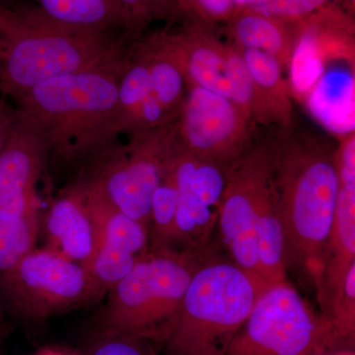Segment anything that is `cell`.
I'll return each instance as SVG.
<instances>
[{"mask_svg": "<svg viewBox=\"0 0 355 355\" xmlns=\"http://www.w3.org/2000/svg\"><path fill=\"white\" fill-rule=\"evenodd\" d=\"M130 42L119 31L55 22L36 4H7L0 16V94L14 101L57 77L121 69Z\"/></svg>", "mask_w": 355, "mask_h": 355, "instance_id": "1", "label": "cell"}, {"mask_svg": "<svg viewBox=\"0 0 355 355\" xmlns=\"http://www.w3.org/2000/svg\"><path fill=\"white\" fill-rule=\"evenodd\" d=\"M336 147V165H338L340 184H355V135L340 137Z\"/></svg>", "mask_w": 355, "mask_h": 355, "instance_id": "29", "label": "cell"}, {"mask_svg": "<svg viewBox=\"0 0 355 355\" xmlns=\"http://www.w3.org/2000/svg\"><path fill=\"white\" fill-rule=\"evenodd\" d=\"M139 39L146 46L150 73L148 92L132 135L164 127L176 120L188 92L183 72L155 34H144Z\"/></svg>", "mask_w": 355, "mask_h": 355, "instance_id": "16", "label": "cell"}, {"mask_svg": "<svg viewBox=\"0 0 355 355\" xmlns=\"http://www.w3.org/2000/svg\"><path fill=\"white\" fill-rule=\"evenodd\" d=\"M266 288L233 261L198 265L164 343L166 355H228Z\"/></svg>", "mask_w": 355, "mask_h": 355, "instance_id": "6", "label": "cell"}, {"mask_svg": "<svg viewBox=\"0 0 355 355\" xmlns=\"http://www.w3.org/2000/svg\"><path fill=\"white\" fill-rule=\"evenodd\" d=\"M334 347L326 322L286 279L261 292L228 355H323Z\"/></svg>", "mask_w": 355, "mask_h": 355, "instance_id": "8", "label": "cell"}, {"mask_svg": "<svg viewBox=\"0 0 355 355\" xmlns=\"http://www.w3.org/2000/svg\"><path fill=\"white\" fill-rule=\"evenodd\" d=\"M46 248L88 272L96 249L94 220L80 191L71 182L51 203L44 222Z\"/></svg>", "mask_w": 355, "mask_h": 355, "instance_id": "17", "label": "cell"}, {"mask_svg": "<svg viewBox=\"0 0 355 355\" xmlns=\"http://www.w3.org/2000/svg\"><path fill=\"white\" fill-rule=\"evenodd\" d=\"M355 263V184H340L326 252L321 295L328 302L340 291Z\"/></svg>", "mask_w": 355, "mask_h": 355, "instance_id": "21", "label": "cell"}, {"mask_svg": "<svg viewBox=\"0 0 355 355\" xmlns=\"http://www.w3.org/2000/svg\"><path fill=\"white\" fill-rule=\"evenodd\" d=\"M238 4L279 19L300 21L328 6L329 0H238Z\"/></svg>", "mask_w": 355, "mask_h": 355, "instance_id": "27", "label": "cell"}, {"mask_svg": "<svg viewBox=\"0 0 355 355\" xmlns=\"http://www.w3.org/2000/svg\"><path fill=\"white\" fill-rule=\"evenodd\" d=\"M37 355H70L65 354V352H58V350L53 349H46L44 350V352H40L39 354Z\"/></svg>", "mask_w": 355, "mask_h": 355, "instance_id": "31", "label": "cell"}, {"mask_svg": "<svg viewBox=\"0 0 355 355\" xmlns=\"http://www.w3.org/2000/svg\"><path fill=\"white\" fill-rule=\"evenodd\" d=\"M275 154L277 137L254 135L226 168L218 216L222 240L233 263L266 287L286 279Z\"/></svg>", "mask_w": 355, "mask_h": 355, "instance_id": "4", "label": "cell"}, {"mask_svg": "<svg viewBox=\"0 0 355 355\" xmlns=\"http://www.w3.org/2000/svg\"><path fill=\"white\" fill-rule=\"evenodd\" d=\"M182 23L177 29L166 28L154 34L176 60L187 87L198 86L224 96L253 120V83L241 53L219 39L214 27Z\"/></svg>", "mask_w": 355, "mask_h": 355, "instance_id": "10", "label": "cell"}, {"mask_svg": "<svg viewBox=\"0 0 355 355\" xmlns=\"http://www.w3.org/2000/svg\"><path fill=\"white\" fill-rule=\"evenodd\" d=\"M349 3H352V4H354V0H349Z\"/></svg>", "mask_w": 355, "mask_h": 355, "instance_id": "35", "label": "cell"}, {"mask_svg": "<svg viewBox=\"0 0 355 355\" xmlns=\"http://www.w3.org/2000/svg\"><path fill=\"white\" fill-rule=\"evenodd\" d=\"M174 121L114 142L77 174L95 186L114 207L150 226L151 200L176 146Z\"/></svg>", "mask_w": 355, "mask_h": 355, "instance_id": "7", "label": "cell"}, {"mask_svg": "<svg viewBox=\"0 0 355 355\" xmlns=\"http://www.w3.org/2000/svg\"><path fill=\"white\" fill-rule=\"evenodd\" d=\"M340 60H354V23L340 7L328 4L301 20L287 69L291 95L303 101L326 67Z\"/></svg>", "mask_w": 355, "mask_h": 355, "instance_id": "14", "label": "cell"}, {"mask_svg": "<svg viewBox=\"0 0 355 355\" xmlns=\"http://www.w3.org/2000/svg\"><path fill=\"white\" fill-rule=\"evenodd\" d=\"M36 3L44 15L60 24L123 34L121 14L112 0H36Z\"/></svg>", "mask_w": 355, "mask_h": 355, "instance_id": "22", "label": "cell"}, {"mask_svg": "<svg viewBox=\"0 0 355 355\" xmlns=\"http://www.w3.org/2000/svg\"><path fill=\"white\" fill-rule=\"evenodd\" d=\"M70 182L80 191L94 220L96 249L88 272L103 299L148 250L149 229L114 207L80 174Z\"/></svg>", "mask_w": 355, "mask_h": 355, "instance_id": "13", "label": "cell"}, {"mask_svg": "<svg viewBox=\"0 0 355 355\" xmlns=\"http://www.w3.org/2000/svg\"><path fill=\"white\" fill-rule=\"evenodd\" d=\"M238 51L253 83L252 116L254 123L277 125L280 130L293 127L292 95L284 67L263 51L249 49Z\"/></svg>", "mask_w": 355, "mask_h": 355, "instance_id": "19", "label": "cell"}, {"mask_svg": "<svg viewBox=\"0 0 355 355\" xmlns=\"http://www.w3.org/2000/svg\"><path fill=\"white\" fill-rule=\"evenodd\" d=\"M176 22L200 23L214 27L229 22L240 7L238 0H175Z\"/></svg>", "mask_w": 355, "mask_h": 355, "instance_id": "26", "label": "cell"}, {"mask_svg": "<svg viewBox=\"0 0 355 355\" xmlns=\"http://www.w3.org/2000/svg\"><path fill=\"white\" fill-rule=\"evenodd\" d=\"M8 1L7 0H0V16L3 13L4 9L6 8Z\"/></svg>", "mask_w": 355, "mask_h": 355, "instance_id": "34", "label": "cell"}, {"mask_svg": "<svg viewBox=\"0 0 355 355\" xmlns=\"http://www.w3.org/2000/svg\"><path fill=\"white\" fill-rule=\"evenodd\" d=\"M86 355H157L153 343L127 336H110L92 338Z\"/></svg>", "mask_w": 355, "mask_h": 355, "instance_id": "28", "label": "cell"}, {"mask_svg": "<svg viewBox=\"0 0 355 355\" xmlns=\"http://www.w3.org/2000/svg\"><path fill=\"white\" fill-rule=\"evenodd\" d=\"M15 116V107L8 101L6 96L0 94V153L6 141L9 128Z\"/></svg>", "mask_w": 355, "mask_h": 355, "instance_id": "30", "label": "cell"}, {"mask_svg": "<svg viewBox=\"0 0 355 355\" xmlns=\"http://www.w3.org/2000/svg\"><path fill=\"white\" fill-rule=\"evenodd\" d=\"M39 212L16 216L0 214V275L12 270L36 249Z\"/></svg>", "mask_w": 355, "mask_h": 355, "instance_id": "23", "label": "cell"}, {"mask_svg": "<svg viewBox=\"0 0 355 355\" xmlns=\"http://www.w3.org/2000/svg\"><path fill=\"white\" fill-rule=\"evenodd\" d=\"M226 168L193 155L177 140L168 162L178 190L174 251L196 254L209 242L218 223Z\"/></svg>", "mask_w": 355, "mask_h": 355, "instance_id": "12", "label": "cell"}, {"mask_svg": "<svg viewBox=\"0 0 355 355\" xmlns=\"http://www.w3.org/2000/svg\"><path fill=\"white\" fill-rule=\"evenodd\" d=\"M195 254L147 250L107 293V302L96 317L92 338L127 336L165 343L200 265Z\"/></svg>", "mask_w": 355, "mask_h": 355, "instance_id": "5", "label": "cell"}, {"mask_svg": "<svg viewBox=\"0 0 355 355\" xmlns=\"http://www.w3.org/2000/svg\"><path fill=\"white\" fill-rule=\"evenodd\" d=\"M0 296L16 316L32 322L101 300L83 266L46 247L33 250L0 275Z\"/></svg>", "mask_w": 355, "mask_h": 355, "instance_id": "9", "label": "cell"}, {"mask_svg": "<svg viewBox=\"0 0 355 355\" xmlns=\"http://www.w3.org/2000/svg\"><path fill=\"white\" fill-rule=\"evenodd\" d=\"M280 221L286 263L312 275L320 292L340 177L336 147L329 140L293 127L280 130L275 154Z\"/></svg>", "mask_w": 355, "mask_h": 355, "instance_id": "3", "label": "cell"}, {"mask_svg": "<svg viewBox=\"0 0 355 355\" xmlns=\"http://www.w3.org/2000/svg\"><path fill=\"white\" fill-rule=\"evenodd\" d=\"M323 355H354V354L350 352V350H343V352H333V354L327 352V354H324Z\"/></svg>", "mask_w": 355, "mask_h": 355, "instance_id": "33", "label": "cell"}, {"mask_svg": "<svg viewBox=\"0 0 355 355\" xmlns=\"http://www.w3.org/2000/svg\"><path fill=\"white\" fill-rule=\"evenodd\" d=\"M123 67L50 79L15 100L16 113L43 139L48 164L76 175L118 141L119 76Z\"/></svg>", "mask_w": 355, "mask_h": 355, "instance_id": "2", "label": "cell"}, {"mask_svg": "<svg viewBox=\"0 0 355 355\" xmlns=\"http://www.w3.org/2000/svg\"><path fill=\"white\" fill-rule=\"evenodd\" d=\"M300 29L301 20L279 19L247 8H240L227 22L229 43L238 50L268 53L284 70L288 69Z\"/></svg>", "mask_w": 355, "mask_h": 355, "instance_id": "20", "label": "cell"}, {"mask_svg": "<svg viewBox=\"0 0 355 355\" xmlns=\"http://www.w3.org/2000/svg\"><path fill=\"white\" fill-rule=\"evenodd\" d=\"M0 336H1V335H0Z\"/></svg>", "mask_w": 355, "mask_h": 355, "instance_id": "36", "label": "cell"}, {"mask_svg": "<svg viewBox=\"0 0 355 355\" xmlns=\"http://www.w3.org/2000/svg\"><path fill=\"white\" fill-rule=\"evenodd\" d=\"M177 209V187L167 164L162 180L154 191L151 200L149 227H151L153 246L150 250H173L176 231Z\"/></svg>", "mask_w": 355, "mask_h": 355, "instance_id": "24", "label": "cell"}, {"mask_svg": "<svg viewBox=\"0 0 355 355\" xmlns=\"http://www.w3.org/2000/svg\"><path fill=\"white\" fill-rule=\"evenodd\" d=\"M123 21V32L128 42L144 35L155 21L176 22L175 0H112Z\"/></svg>", "mask_w": 355, "mask_h": 355, "instance_id": "25", "label": "cell"}, {"mask_svg": "<svg viewBox=\"0 0 355 355\" xmlns=\"http://www.w3.org/2000/svg\"><path fill=\"white\" fill-rule=\"evenodd\" d=\"M46 165L43 139L15 110L0 153V214L39 212L36 187Z\"/></svg>", "mask_w": 355, "mask_h": 355, "instance_id": "15", "label": "cell"}, {"mask_svg": "<svg viewBox=\"0 0 355 355\" xmlns=\"http://www.w3.org/2000/svg\"><path fill=\"white\" fill-rule=\"evenodd\" d=\"M354 60H336L303 99L311 116L338 139L354 132Z\"/></svg>", "mask_w": 355, "mask_h": 355, "instance_id": "18", "label": "cell"}, {"mask_svg": "<svg viewBox=\"0 0 355 355\" xmlns=\"http://www.w3.org/2000/svg\"><path fill=\"white\" fill-rule=\"evenodd\" d=\"M174 130L180 146L198 157L228 166L249 146L256 123L244 110L207 89L191 86Z\"/></svg>", "mask_w": 355, "mask_h": 355, "instance_id": "11", "label": "cell"}, {"mask_svg": "<svg viewBox=\"0 0 355 355\" xmlns=\"http://www.w3.org/2000/svg\"><path fill=\"white\" fill-rule=\"evenodd\" d=\"M4 331V314L3 309H2V304L0 302V335H2Z\"/></svg>", "mask_w": 355, "mask_h": 355, "instance_id": "32", "label": "cell"}]
</instances>
